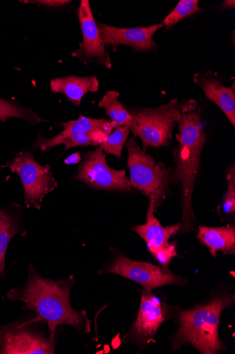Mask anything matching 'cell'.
Returning <instances> with one entry per match:
<instances>
[{
  "instance_id": "obj_1",
  "label": "cell",
  "mask_w": 235,
  "mask_h": 354,
  "mask_svg": "<svg viewBox=\"0 0 235 354\" xmlns=\"http://www.w3.org/2000/svg\"><path fill=\"white\" fill-rule=\"evenodd\" d=\"M74 283L73 277L57 281L45 279L30 265L25 286L12 289L8 297L12 301L24 302L23 310L34 311L38 317L30 320L34 324H47L53 338L57 327L63 325L89 332L90 322L85 313L75 310L70 304Z\"/></svg>"
},
{
  "instance_id": "obj_2",
  "label": "cell",
  "mask_w": 235,
  "mask_h": 354,
  "mask_svg": "<svg viewBox=\"0 0 235 354\" xmlns=\"http://www.w3.org/2000/svg\"><path fill=\"white\" fill-rule=\"evenodd\" d=\"M201 118V111L194 101L183 105L178 122L179 131L176 134L178 145L174 151L176 168L172 176L173 182L179 183L182 190L183 219L180 232L183 234L193 231L192 195L201 152L207 140Z\"/></svg>"
},
{
  "instance_id": "obj_3",
  "label": "cell",
  "mask_w": 235,
  "mask_h": 354,
  "mask_svg": "<svg viewBox=\"0 0 235 354\" xmlns=\"http://www.w3.org/2000/svg\"><path fill=\"white\" fill-rule=\"evenodd\" d=\"M234 302V295H226L193 310L181 311L180 328L173 339V347L176 349L190 344L203 353H218L223 348L218 334L220 317Z\"/></svg>"
},
{
  "instance_id": "obj_4",
  "label": "cell",
  "mask_w": 235,
  "mask_h": 354,
  "mask_svg": "<svg viewBox=\"0 0 235 354\" xmlns=\"http://www.w3.org/2000/svg\"><path fill=\"white\" fill-rule=\"evenodd\" d=\"M183 104L176 99L154 109L130 111V131L142 140L143 150L149 147L167 146L172 139L175 125L181 118Z\"/></svg>"
},
{
  "instance_id": "obj_5",
  "label": "cell",
  "mask_w": 235,
  "mask_h": 354,
  "mask_svg": "<svg viewBox=\"0 0 235 354\" xmlns=\"http://www.w3.org/2000/svg\"><path fill=\"white\" fill-rule=\"evenodd\" d=\"M135 137L125 142L127 150V167L130 182L152 201L155 209L165 199L169 186V169L162 163H156L152 156L145 152Z\"/></svg>"
},
{
  "instance_id": "obj_6",
  "label": "cell",
  "mask_w": 235,
  "mask_h": 354,
  "mask_svg": "<svg viewBox=\"0 0 235 354\" xmlns=\"http://www.w3.org/2000/svg\"><path fill=\"white\" fill-rule=\"evenodd\" d=\"M63 131L52 139L39 137L33 145L35 150L47 151L59 146L64 145L65 150L79 146H95L103 145L108 136L118 127L113 121L105 119H94L81 116L76 120L62 123Z\"/></svg>"
},
{
  "instance_id": "obj_7",
  "label": "cell",
  "mask_w": 235,
  "mask_h": 354,
  "mask_svg": "<svg viewBox=\"0 0 235 354\" xmlns=\"http://www.w3.org/2000/svg\"><path fill=\"white\" fill-rule=\"evenodd\" d=\"M6 167L19 176L28 207L40 209L44 198L58 185L50 167L40 165L28 151L17 153Z\"/></svg>"
},
{
  "instance_id": "obj_8",
  "label": "cell",
  "mask_w": 235,
  "mask_h": 354,
  "mask_svg": "<svg viewBox=\"0 0 235 354\" xmlns=\"http://www.w3.org/2000/svg\"><path fill=\"white\" fill-rule=\"evenodd\" d=\"M33 324H36L30 319L24 323L0 326V353H54V339L32 329Z\"/></svg>"
},
{
  "instance_id": "obj_9",
  "label": "cell",
  "mask_w": 235,
  "mask_h": 354,
  "mask_svg": "<svg viewBox=\"0 0 235 354\" xmlns=\"http://www.w3.org/2000/svg\"><path fill=\"white\" fill-rule=\"evenodd\" d=\"M106 157L107 154L100 147L88 152L75 179L96 189L131 190L132 186L125 171L110 168L107 164Z\"/></svg>"
},
{
  "instance_id": "obj_10",
  "label": "cell",
  "mask_w": 235,
  "mask_h": 354,
  "mask_svg": "<svg viewBox=\"0 0 235 354\" xmlns=\"http://www.w3.org/2000/svg\"><path fill=\"white\" fill-rule=\"evenodd\" d=\"M105 272L118 274L136 281L148 291L169 284L183 286L187 282L165 268L149 263L132 261L123 256L116 257L105 268Z\"/></svg>"
},
{
  "instance_id": "obj_11",
  "label": "cell",
  "mask_w": 235,
  "mask_h": 354,
  "mask_svg": "<svg viewBox=\"0 0 235 354\" xmlns=\"http://www.w3.org/2000/svg\"><path fill=\"white\" fill-rule=\"evenodd\" d=\"M83 42L72 56L88 64L96 62L108 69L112 68L110 55L105 48L100 30L96 23L88 0H81L78 11Z\"/></svg>"
},
{
  "instance_id": "obj_12",
  "label": "cell",
  "mask_w": 235,
  "mask_h": 354,
  "mask_svg": "<svg viewBox=\"0 0 235 354\" xmlns=\"http://www.w3.org/2000/svg\"><path fill=\"white\" fill-rule=\"evenodd\" d=\"M169 317V308L165 303L152 294L143 292L140 310L129 337L140 344L150 342L163 322Z\"/></svg>"
},
{
  "instance_id": "obj_13",
  "label": "cell",
  "mask_w": 235,
  "mask_h": 354,
  "mask_svg": "<svg viewBox=\"0 0 235 354\" xmlns=\"http://www.w3.org/2000/svg\"><path fill=\"white\" fill-rule=\"evenodd\" d=\"M163 26L159 24L147 27L123 28L98 24L105 46L116 48L119 45H126L137 51L153 49L156 46L154 36Z\"/></svg>"
},
{
  "instance_id": "obj_14",
  "label": "cell",
  "mask_w": 235,
  "mask_h": 354,
  "mask_svg": "<svg viewBox=\"0 0 235 354\" xmlns=\"http://www.w3.org/2000/svg\"><path fill=\"white\" fill-rule=\"evenodd\" d=\"M193 81L203 89L207 98L216 104L225 113L232 126H235V88L222 85L211 71L196 73Z\"/></svg>"
},
{
  "instance_id": "obj_15",
  "label": "cell",
  "mask_w": 235,
  "mask_h": 354,
  "mask_svg": "<svg viewBox=\"0 0 235 354\" xmlns=\"http://www.w3.org/2000/svg\"><path fill=\"white\" fill-rule=\"evenodd\" d=\"M155 210L154 202L150 201L145 223L131 229L145 241L149 251L152 255L160 250L170 245V239L180 232L181 227V223L173 225V226L163 227L154 215Z\"/></svg>"
},
{
  "instance_id": "obj_16",
  "label": "cell",
  "mask_w": 235,
  "mask_h": 354,
  "mask_svg": "<svg viewBox=\"0 0 235 354\" xmlns=\"http://www.w3.org/2000/svg\"><path fill=\"white\" fill-rule=\"evenodd\" d=\"M99 82L95 76H68L56 78L50 82V88L54 93L64 94L67 99L79 106L84 96L89 92L99 90Z\"/></svg>"
},
{
  "instance_id": "obj_17",
  "label": "cell",
  "mask_w": 235,
  "mask_h": 354,
  "mask_svg": "<svg viewBox=\"0 0 235 354\" xmlns=\"http://www.w3.org/2000/svg\"><path fill=\"white\" fill-rule=\"evenodd\" d=\"M197 238L214 257L217 256L218 252L232 254L235 252L234 225L222 227H199Z\"/></svg>"
},
{
  "instance_id": "obj_18",
  "label": "cell",
  "mask_w": 235,
  "mask_h": 354,
  "mask_svg": "<svg viewBox=\"0 0 235 354\" xmlns=\"http://www.w3.org/2000/svg\"><path fill=\"white\" fill-rule=\"evenodd\" d=\"M21 230L18 216L0 209V277L6 274V255L8 245Z\"/></svg>"
},
{
  "instance_id": "obj_19",
  "label": "cell",
  "mask_w": 235,
  "mask_h": 354,
  "mask_svg": "<svg viewBox=\"0 0 235 354\" xmlns=\"http://www.w3.org/2000/svg\"><path fill=\"white\" fill-rule=\"evenodd\" d=\"M120 93L115 91H109L98 104L99 108L105 109L107 115L117 127L130 124L132 115L119 100Z\"/></svg>"
},
{
  "instance_id": "obj_20",
  "label": "cell",
  "mask_w": 235,
  "mask_h": 354,
  "mask_svg": "<svg viewBox=\"0 0 235 354\" xmlns=\"http://www.w3.org/2000/svg\"><path fill=\"white\" fill-rule=\"evenodd\" d=\"M11 118L21 119L33 124L45 121L30 109L0 98V121L5 123Z\"/></svg>"
},
{
  "instance_id": "obj_21",
  "label": "cell",
  "mask_w": 235,
  "mask_h": 354,
  "mask_svg": "<svg viewBox=\"0 0 235 354\" xmlns=\"http://www.w3.org/2000/svg\"><path fill=\"white\" fill-rule=\"evenodd\" d=\"M198 0H181L174 10L167 15L162 24L167 28H170L181 20L195 14L203 12L198 7Z\"/></svg>"
},
{
  "instance_id": "obj_22",
  "label": "cell",
  "mask_w": 235,
  "mask_h": 354,
  "mask_svg": "<svg viewBox=\"0 0 235 354\" xmlns=\"http://www.w3.org/2000/svg\"><path fill=\"white\" fill-rule=\"evenodd\" d=\"M130 124L114 129L108 136L106 141L100 145L106 154H112L117 158L121 157L123 148L130 133Z\"/></svg>"
},
{
  "instance_id": "obj_23",
  "label": "cell",
  "mask_w": 235,
  "mask_h": 354,
  "mask_svg": "<svg viewBox=\"0 0 235 354\" xmlns=\"http://www.w3.org/2000/svg\"><path fill=\"white\" fill-rule=\"evenodd\" d=\"M228 189L224 196L223 208L226 214L235 212V169L232 167L227 174Z\"/></svg>"
},
{
  "instance_id": "obj_24",
  "label": "cell",
  "mask_w": 235,
  "mask_h": 354,
  "mask_svg": "<svg viewBox=\"0 0 235 354\" xmlns=\"http://www.w3.org/2000/svg\"><path fill=\"white\" fill-rule=\"evenodd\" d=\"M177 255L176 247L174 243L158 251L153 256L155 259L167 269L171 261Z\"/></svg>"
},
{
  "instance_id": "obj_25",
  "label": "cell",
  "mask_w": 235,
  "mask_h": 354,
  "mask_svg": "<svg viewBox=\"0 0 235 354\" xmlns=\"http://www.w3.org/2000/svg\"><path fill=\"white\" fill-rule=\"evenodd\" d=\"M71 2L72 1H68V0H39V1L35 0V1H22L23 3H32L51 8H61Z\"/></svg>"
},
{
  "instance_id": "obj_26",
  "label": "cell",
  "mask_w": 235,
  "mask_h": 354,
  "mask_svg": "<svg viewBox=\"0 0 235 354\" xmlns=\"http://www.w3.org/2000/svg\"><path fill=\"white\" fill-rule=\"evenodd\" d=\"M81 153L77 151L72 153L68 158H66L64 160V164L66 165H77L81 162Z\"/></svg>"
},
{
  "instance_id": "obj_27",
  "label": "cell",
  "mask_w": 235,
  "mask_h": 354,
  "mask_svg": "<svg viewBox=\"0 0 235 354\" xmlns=\"http://www.w3.org/2000/svg\"><path fill=\"white\" fill-rule=\"evenodd\" d=\"M235 7V2L234 0H226L221 6L222 9H234Z\"/></svg>"
}]
</instances>
